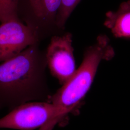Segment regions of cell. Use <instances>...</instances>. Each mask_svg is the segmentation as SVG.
<instances>
[{
	"mask_svg": "<svg viewBox=\"0 0 130 130\" xmlns=\"http://www.w3.org/2000/svg\"><path fill=\"white\" fill-rule=\"evenodd\" d=\"M46 51L40 43L28 47L0 65V110L10 111L26 103L50 102Z\"/></svg>",
	"mask_w": 130,
	"mask_h": 130,
	"instance_id": "1",
	"label": "cell"
},
{
	"mask_svg": "<svg viewBox=\"0 0 130 130\" xmlns=\"http://www.w3.org/2000/svg\"><path fill=\"white\" fill-rule=\"evenodd\" d=\"M114 56L108 38L98 36L95 42L84 52L83 61L74 74L52 95L53 115L39 130H53L56 125L64 123L70 114L77 111L92 86L100 63L110 60Z\"/></svg>",
	"mask_w": 130,
	"mask_h": 130,
	"instance_id": "2",
	"label": "cell"
},
{
	"mask_svg": "<svg viewBox=\"0 0 130 130\" xmlns=\"http://www.w3.org/2000/svg\"><path fill=\"white\" fill-rule=\"evenodd\" d=\"M60 5L61 0H18L17 14L41 42L64 32L57 23Z\"/></svg>",
	"mask_w": 130,
	"mask_h": 130,
	"instance_id": "3",
	"label": "cell"
},
{
	"mask_svg": "<svg viewBox=\"0 0 130 130\" xmlns=\"http://www.w3.org/2000/svg\"><path fill=\"white\" fill-rule=\"evenodd\" d=\"M72 37V34L69 32L53 36L45 50L47 67L62 85L77 70Z\"/></svg>",
	"mask_w": 130,
	"mask_h": 130,
	"instance_id": "4",
	"label": "cell"
},
{
	"mask_svg": "<svg viewBox=\"0 0 130 130\" xmlns=\"http://www.w3.org/2000/svg\"><path fill=\"white\" fill-rule=\"evenodd\" d=\"M53 105L46 101L26 103L15 107L0 119V129L33 130L40 128L51 118Z\"/></svg>",
	"mask_w": 130,
	"mask_h": 130,
	"instance_id": "5",
	"label": "cell"
},
{
	"mask_svg": "<svg viewBox=\"0 0 130 130\" xmlns=\"http://www.w3.org/2000/svg\"><path fill=\"white\" fill-rule=\"evenodd\" d=\"M40 43L32 30L20 20H11L0 25V61L18 56L28 47Z\"/></svg>",
	"mask_w": 130,
	"mask_h": 130,
	"instance_id": "6",
	"label": "cell"
},
{
	"mask_svg": "<svg viewBox=\"0 0 130 130\" xmlns=\"http://www.w3.org/2000/svg\"><path fill=\"white\" fill-rule=\"evenodd\" d=\"M104 26L114 37L130 39V0L121 3L116 11L107 12Z\"/></svg>",
	"mask_w": 130,
	"mask_h": 130,
	"instance_id": "7",
	"label": "cell"
},
{
	"mask_svg": "<svg viewBox=\"0 0 130 130\" xmlns=\"http://www.w3.org/2000/svg\"><path fill=\"white\" fill-rule=\"evenodd\" d=\"M80 1L61 0L60 7L57 17V23L62 31L64 32L66 22Z\"/></svg>",
	"mask_w": 130,
	"mask_h": 130,
	"instance_id": "8",
	"label": "cell"
},
{
	"mask_svg": "<svg viewBox=\"0 0 130 130\" xmlns=\"http://www.w3.org/2000/svg\"><path fill=\"white\" fill-rule=\"evenodd\" d=\"M18 0H0V22L20 20L17 14Z\"/></svg>",
	"mask_w": 130,
	"mask_h": 130,
	"instance_id": "9",
	"label": "cell"
}]
</instances>
